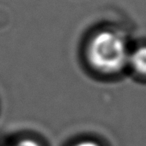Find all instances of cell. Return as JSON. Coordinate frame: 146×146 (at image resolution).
<instances>
[{"label":"cell","instance_id":"obj_1","mask_svg":"<svg viewBox=\"0 0 146 146\" xmlns=\"http://www.w3.org/2000/svg\"><path fill=\"white\" fill-rule=\"evenodd\" d=\"M128 58L126 43L118 33L100 31L90 39L87 59L98 72L105 74L119 72L128 62Z\"/></svg>","mask_w":146,"mask_h":146},{"label":"cell","instance_id":"obj_2","mask_svg":"<svg viewBox=\"0 0 146 146\" xmlns=\"http://www.w3.org/2000/svg\"><path fill=\"white\" fill-rule=\"evenodd\" d=\"M128 62L137 73L146 75V46L138 47L129 54Z\"/></svg>","mask_w":146,"mask_h":146},{"label":"cell","instance_id":"obj_3","mask_svg":"<svg viewBox=\"0 0 146 146\" xmlns=\"http://www.w3.org/2000/svg\"><path fill=\"white\" fill-rule=\"evenodd\" d=\"M15 146H41L36 140L30 139V138H25L20 141L17 142V144Z\"/></svg>","mask_w":146,"mask_h":146},{"label":"cell","instance_id":"obj_4","mask_svg":"<svg viewBox=\"0 0 146 146\" xmlns=\"http://www.w3.org/2000/svg\"><path fill=\"white\" fill-rule=\"evenodd\" d=\"M73 146H101L99 143H97L96 141H93V140H82V141L76 142Z\"/></svg>","mask_w":146,"mask_h":146}]
</instances>
